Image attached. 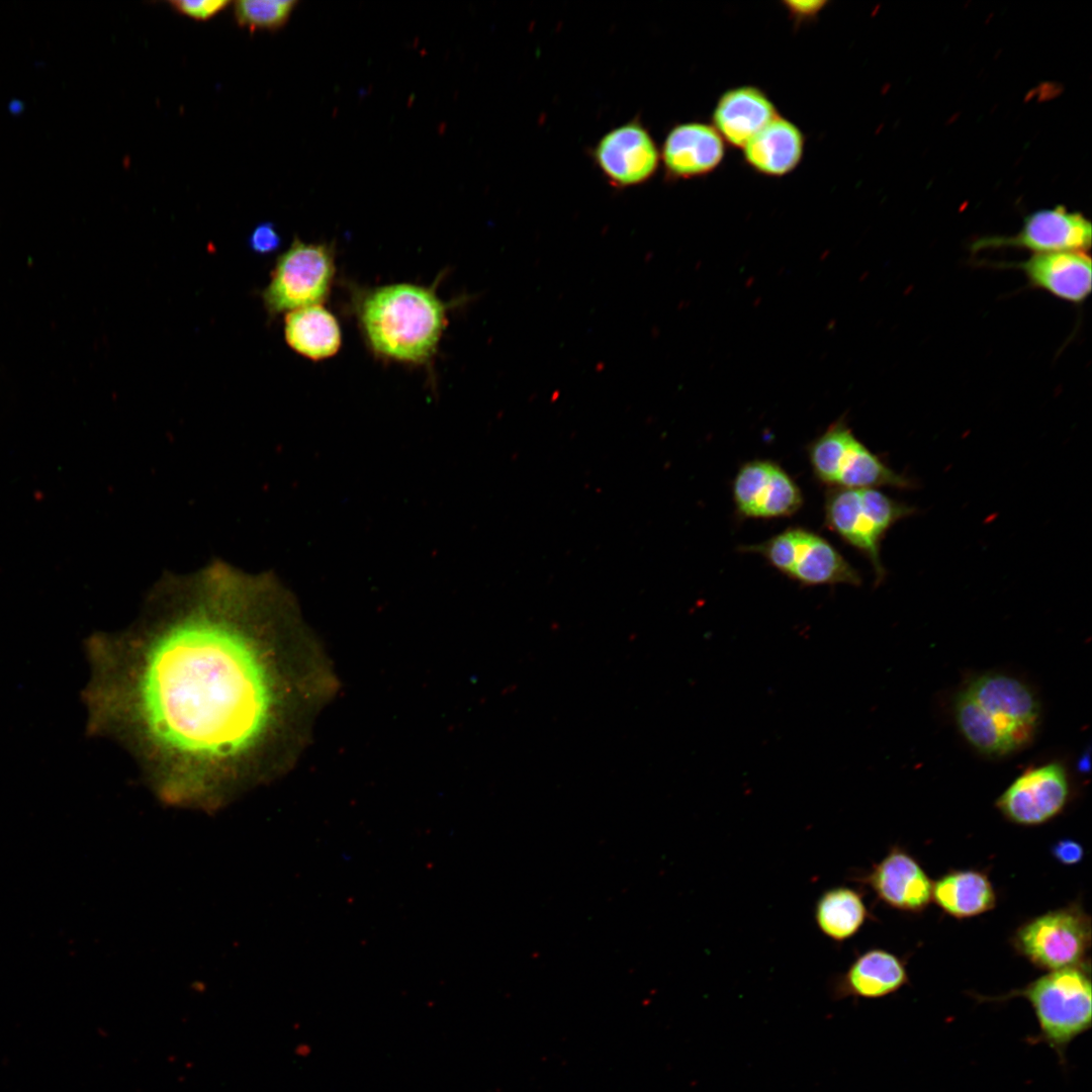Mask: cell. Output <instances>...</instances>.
Returning a JSON list of instances; mask_svg holds the SVG:
<instances>
[{"instance_id":"cell-1","label":"cell","mask_w":1092,"mask_h":1092,"mask_svg":"<svg viewBox=\"0 0 1092 1092\" xmlns=\"http://www.w3.org/2000/svg\"><path fill=\"white\" fill-rule=\"evenodd\" d=\"M92 657L96 731L160 800L203 810L287 774L336 690L290 592L221 560L164 574Z\"/></svg>"},{"instance_id":"cell-2","label":"cell","mask_w":1092,"mask_h":1092,"mask_svg":"<svg viewBox=\"0 0 1092 1092\" xmlns=\"http://www.w3.org/2000/svg\"><path fill=\"white\" fill-rule=\"evenodd\" d=\"M953 720L964 740L990 758L1013 755L1034 740L1041 705L1023 679L987 671L967 680L952 703Z\"/></svg>"},{"instance_id":"cell-3","label":"cell","mask_w":1092,"mask_h":1092,"mask_svg":"<svg viewBox=\"0 0 1092 1092\" xmlns=\"http://www.w3.org/2000/svg\"><path fill=\"white\" fill-rule=\"evenodd\" d=\"M357 313L374 352L411 363L427 362L435 354L446 326V304L435 290L407 283L366 292Z\"/></svg>"},{"instance_id":"cell-4","label":"cell","mask_w":1092,"mask_h":1092,"mask_svg":"<svg viewBox=\"0 0 1092 1092\" xmlns=\"http://www.w3.org/2000/svg\"><path fill=\"white\" fill-rule=\"evenodd\" d=\"M1091 988L1088 964L1049 971L1021 989L985 1000H1027L1039 1027L1035 1040L1048 1044L1064 1062L1068 1045L1091 1027Z\"/></svg>"},{"instance_id":"cell-5","label":"cell","mask_w":1092,"mask_h":1092,"mask_svg":"<svg viewBox=\"0 0 1092 1092\" xmlns=\"http://www.w3.org/2000/svg\"><path fill=\"white\" fill-rule=\"evenodd\" d=\"M915 513L913 506L878 488L828 487L825 494L826 527L869 559L877 583L886 576L881 559V543L886 533Z\"/></svg>"},{"instance_id":"cell-6","label":"cell","mask_w":1092,"mask_h":1092,"mask_svg":"<svg viewBox=\"0 0 1092 1092\" xmlns=\"http://www.w3.org/2000/svg\"><path fill=\"white\" fill-rule=\"evenodd\" d=\"M807 452L815 477L828 487H915L912 478L896 472L872 452L842 419L815 438Z\"/></svg>"},{"instance_id":"cell-7","label":"cell","mask_w":1092,"mask_h":1092,"mask_svg":"<svg viewBox=\"0 0 1092 1092\" xmlns=\"http://www.w3.org/2000/svg\"><path fill=\"white\" fill-rule=\"evenodd\" d=\"M739 551L763 557L779 572L804 586L859 585V572L824 537L803 527H791Z\"/></svg>"},{"instance_id":"cell-8","label":"cell","mask_w":1092,"mask_h":1092,"mask_svg":"<svg viewBox=\"0 0 1092 1092\" xmlns=\"http://www.w3.org/2000/svg\"><path fill=\"white\" fill-rule=\"evenodd\" d=\"M1014 950L1049 971L1088 965L1091 918L1076 903L1050 910L1022 923L1012 934Z\"/></svg>"},{"instance_id":"cell-9","label":"cell","mask_w":1092,"mask_h":1092,"mask_svg":"<svg viewBox=\"0 0 1092 1092\" xmlns=\"http://www.w3.org/2000/svg\"><path fill=\"white\" fill-rule=\"evenodd\" d=\"M335 274L332 248L295 239L281 254L263 291L270 314L320 304L328 295Z\"/></svg>"},{"instance_id":"cell-10","label":"cell","mask_w":1092,"mask_h":1092,"mask_svg":"<svg viewBox=\"0 0 1092 1092\" xmlns=\"http://www.w3.org/2000/svg\"><path fill=\"white\" fill-rule=\"evenodd\" d=\"M1071 794L1066 766L1060 761H1048L1022 771L997 798L995 806L1010 823L1034 827L1059 816Z\"/></svg>"},{"instance_id":"cell-11","label":"cell","mask_w":1092,"mask_h":1092,"mask_svg":"<svg viewBox=\"0 0 1092 1092\" xmlns=\"http://www.w3.org/2000/svg\"><path fill=\"white\" fill-rule=\"evenodd\" d=\"M590 154L602 175L617 189L644 184L660 162L656 143L639 118L606 132Z\"/></svg>"},{"instance_id":"cell-12","label":"cell","mask_w":1092,"mask_h":1092,"mask_svg":"<svg viewBox=\"0 0 1092 1092\" xmlns=\"http://www.w3.org/2000/svg\"><path fill=\"white\" fill-rule=\"evenodd\" d=\"M736 513L745 519H776L795 515L803 493L777 462L755 459L742 464L732 483Z\"/></svg>"},{"instance_id":"cell-13","label":"cell","mask_w":1092,"mask_h":1092,"mask_svg":"<svg viewBox=\"0 0 1092 1092\" xmlns=\"http://www.w3.org/2000/svg\"><path fill=\"white\" fill-rule=\"evenodd\" d=\"M1092 226L1088 218L1062 205L1040 209L1024 217L1021 230L1013 236H990L978 239L972 250L1019 248L1034 254L1084 251L1091 247Z\"/></svg>"},{"instance_id":"cell-14","label":"cell","mask_w":1092,"mask_h":1092,"mask_svg":"<svg viewBox=\"0 0 1092 1092\" xmlns=\"http://www.w3.org/2000/svg\"><path fill=\"white\" fill-rule=\"evenodd\" d=\"M854 881L873 891L884 905L909 913H920L932 901L933 881L919 861L896 845Z\"/></svg>"},{"instance_id":"cell-15","label":"cell","mask_w":1092,"mask_h":1092,"mask_svg":"<svg viewBox=\"0 0 1092 1092\" xmlns=\"http://www.w3.org/2000/svg\"><path fill=\"white\" fill-rule=\"evenodd\" d=\"M725 142L712 124L690 121L667 132L660 153L666 178L681 180L703 177L719 167Z\"/></svg>"},{"instance_id":"cell-16","label":"cell","mask_w":1092,"mask_h":1092,"mask_svg":"<svg viewBox=\"0 0 1092 1092\" xmlns=\"http://www.w3.org/2000/svg\"><path fill=\"white\" fill-rule=\"evenodd\" d=\"M1009 266L1021 270L1032 287L1071 303L1084 302L1091 292V257L1084 251L1033 254Z\"/></svg>"},{"instance_id":"cell-17","label":"cell","mask_w":1092,"mask_h":1092,"mask_svg":"<svg viewBox=\"0 0 1092 1092\" xmlns=\"http://www.w3.org/2000/svg\"><path fill=\"white\" fill-rule=\"evenodd\" d=\"M908 981L902 959L883 948H870L833 979L832 994L837 999H878L897 992Z\"/></svg>"},{"instance_id":"cell-18","label":"cell","mask_w":1092,"mask_h":1092,"mask_svg":"<svg viewBox=\"0 0 1092 1092\" xmlns=\"http://www.w3.org/2000/svg\"><path fill=\"white\" fill-rule=\"evenodd\" d=\"M777 115L774 103L762 90L742 86L721 95L713 110L712 125L724 142L743 148Z\"/></svg>"},{"instance_id":"cell-19","label":"cell","mask_w":1092,"mask_h":1092,"mask_svg":"<svg viewBox=\"0 0 1092 1092\" xmlns=\"http://www.w3.org/2000/svg\"><path fill=\"white\" fill-rule=\"evenodd\" d=\"M804 146L802 130L794 122L777 115L742 149L744 160L752 170L765 176L782 177L800 164Z\"/></svg>"},{"instance_id":"cell-20","label":"cell","mask_w":1092,"mask_h":1092,"mask_svg":"<svg viewBox=\"0 0 1092 1092\" xmlns=\"http://www.w3.org/2000/svg\"><path fill=\"white\" fill-rule=\"evenodd\" d=\"M932 901L957 919L972 918L992 910L997 895L989 876L979 870H952L933 881Z\"/></svg>"},{"instance_id":"cell-21","label":"cell","mask_w":1092,"mask_h":1092,"mask_svg":"<svg viewBox=\"0 0 1092 1092\" xmlns=\"http://www.w3.org/2000/svg\"><path fill=\"white\" fill-rule=\"evenodd\" d=\"M284 335L295 352L311 360L334 356L342 342L338 321L321 304L289 311L285 317Z\"/></svg>"},{"instance_id":"cell-22","label":"cell","mask_w":1092,"mask_h":1092,"mask_svg":"<svg viewBox=\"0 0 1092 1092\" xmlns=\"http://www.w3.org/2000/svg\"><path fill=\"white\" fill-rule=\"evenodd\" d=\"M869 916L862 895L846 886L825 890L814 907V920L818 930L837 943L853 937Z\"/></svg>"},{"instance_id":"cell-23","label":"cell","mask_w":1092,"mask_h":1092,"mask_svg":"<svg viewBox=\"0 0 1092 1092\" xmlns=\"http://www.w3.org/2000/svg\"><path fill=\"white\" fill-rule=\"evenodd\" d=\"M294 0H239L234 3V13L239 25L255 29L275 30L288 20Z\"/></svg>"},{"instance_id":"cell-24","label":"cell","mask_w":1092,"mask_h":1092,"mask_svg":"<svg viewBox=\"0 0 1092 1092\" xmlns=\"http://www.w3.org/2000/svg\"><path fill=\"white\" fill-rule=\"evenodd\" d=\"M169 4L181 14L196 20H206L229 6L231 2L223 0H175L170 1Z\"/></svg>"},{"instance_id":"cell-25","label":"cell","mask_w":1092,"mask_h":1092,"mask_svg":"<svg viewBox=\"0 0 1092 1092\" xmlns=\"http://www.w3.org/2000/svg\"><path fill=\"white\" fill-rule=\"evenodd\" d=\"M281 244V239L276 228L271 222L258 224L250 235L249 246L258 254H269L276 251Z\"/></svg>"},{"instance_id":"cell-26","label":"cell","mask_w":1092,"mask_h":1092,"mask_svg":"<svg viewBox=\"0 0 1092 1092\" xmlns=\"http://www.w3.org/2000/svg\"><path fill=\"white\" fill-rule=\"evenodd\" d=\"M1052 854L1064 866H1075L1082 860L1084 848L1078 841L1066 838L1054 844Z\"/></svg>"},{"instance_id":"cell-27","label":"cell","mask_w":1092,"mask_h":1092,"mask_svg":"<svg viewBox=\"0 0 1092 1092\" xmlns=\"http://www.w3.org/2000/svg\"><path fill=\"white\" fill-rule=\"evenodd\" d=\"M790 16L796 21L802 22L818 15L826 5L824 1H786L784 2Z\"/></svg>"}]
</instances>
